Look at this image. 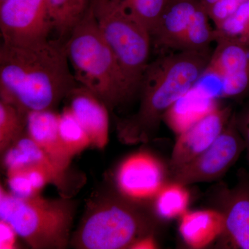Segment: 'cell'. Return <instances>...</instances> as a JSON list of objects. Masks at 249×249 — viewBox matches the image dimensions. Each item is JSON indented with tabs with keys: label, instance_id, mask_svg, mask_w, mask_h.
Segmentation results:
<instances>
[{
	"label": "cell",
	"instance_id": "277c9868",
	"mask_svg": "<svg viewBox=\"0 0 249 249\" xmlns=\"http://www.w3.org/2000/svg\"><path fill=\"white\" fill-rule=\"evenodd\" d=\"M64 45L78 84L97 96L109 110L135 96L98 27L90 4Z\"/></svg>",
	"mask_w": 249,
	"mask_h": 249
},
{
	"label": "cell",
	"instance_id": "5bb4252c",
	"mask_svg": "<svg viewBox=\"0 0 249 249\" xmlns=\"http://www.w3.org/2000/svg\"><path fill=\"white\" fill-rule=\"evenodd\" d=\"M69 108L85 129L91 147L103 150L109 141L108 107L84 87L78 85L69 95Z\"/></svg>",
	"mask_w": 249,
	"mask_h": 249
},
{
	"label": "cell",
	"instance_id": "3957f363",
	"mask_svg": "<svg viewBox=\"0 0 249 249\" xmlns=\"http://www.w3.org/2000/svg\"><path fill=\"white\" fill-rule=\"evenodd\" d=\"M144 201L119 191L90 201L70 243L79 249H126L156 237L165 221Z\"/></svg>",
	"mask_w": 249,
	"mask_h": 249
},
{
	"label": "cell",
	"instance_id": "d4e9b609",
	"mask_svg": "<svg viewBox=\"0 0 249 249\" xmlns=\"http://www.w3.org/2000/svg\"><path fill=\"white\" fill-rule=\"evenodd\" d=\"M7 181L10 192L20 197H27L39 194L31 184L27 172L23 168L8 170Z\"/></svg>",
	"mask_w": 249,
	"mask_h": 249
},
{
	"label": "cell",
	"instance_id": "603a6c76",
	"mask_svg": "<svg viewBox=\"0 0 249 249\" xmlns=\"http://www.w3.org/2000/svg\"><path fill=\"white\" fill-rule=\"evenodd\" d=\"M170 0H121L123 9L150 34L158 24Z\"/></svg>",
	"mask_w": 249,
	"mask_h": 249
},
{
	"label": "cell",
	"instance_id": "5b68a950",
	"mask_svg": "<svg viewBox=\"0 0 249 249\" xmlns=\"http://www.w3.org/2000/svg\"><path fill=\"white\" fill-rule=\"evenodd\" d=\"M76 209L71 197L47 199L40 193L20 197L0 187V219L34 249H66Z\"/></svg>",
	"mask_w": 249,
	"mask_h": 249
},
{
	"label": "cell",
	"instance_id": "2e32d148",
	"mask_svg": "<svg viewBox=\"0 0 249 249\" xmlns=\"http://www.w3.org/2000/svg\"><path fill=\"white\" fill-rule=\"evenodd\" d=\"M27 134L55 164L70 170L72 157L59 132V114L54 110L28 113Z\"/></svg>",
	"mask_w": 249,
	"mask_h": 249
},
{
	"label": "cell",
	"instance_id": "9a60e30c",
	"mask_svg": "<svg viewBox=\"0 0 249 249\" xmlns=\"http://www.w3.org/2000/svg\"><path fill=\"white\" fill-rule=\"evenodd\" d=\"M201 6L200 0H170L158 24L150 34L152 45L157 49L179 51Z\"/></svg>",
	"mask_w": 249,
	"mask_h": 249
},
{
	"label": "cell",
	"instance_id": "e0dca14e",
	"mask_svg": "<svg viewBox=\"0 0 249 249\" xmlns=\"http://www.w3.org/2000/svg\"><path fill=\"white\" fill-rule=\"evenodd\" d=\"M222 217L212 209L188 211L180 217L178 232L191 249H204L213 245L222 231Z\"/></svg>",
	"mask_w": 249,
	"mask_h": 249
},
{
	"label": "cell",
	"instance_id": "f546056e",
	"mask_svg": "<svg viewBox=\"0 0 249 249\" xmlns=\"http://www.w3.org/2000/svg\"><path fill=\"white\" fill-rule=\"evenodd\" d=\"M112 1H115V2L119 3L121 1V0H112Z\"/></svg>",
	"mask_w": 249,
	"mask_h": 249
},
{
	"label": "cell",
	"instance_id": "ba28073f",
	"mask_svg": "<svg viewBox=\"0 0 249 249\" xmlns=\"http://www.w3.org/2000/svg\"><path fill=\"white\" fill-rule=\"evenodd\" d=\"M210 209L221 214L222 231L214 242L215 249H249V173L239 170L231 188L217 183L210 191Z\"/></svg>",
	"mask_w": 249,
	"mask_h": 249
},
{
	"label": "cell",
	"instance_id": "8992f818",
	"mask_svg": "<svg viewBox=\"0 0 249 249\" xmlns=\"http://www.w3.org/2000/svg\"><path fill=\"white\" fill-rule=\"evenodd\" d=\"M101 34L115 55L134 94H139L142 75L148 65L152 46L150 33L127 14L120 2L91 0Z\"/></svg>",
	"mask_w": 249,
	"mask_h": 249
},
{
	"label": "cell",
	"instance_id": "30bf717a",
	"mask_svg": "<svg viewBox=\"0 0 249 249\" xmlns=\"http://www.w3.org/2000/svg\"><path fill=\"white\" fill-rule=\"evenodd\" d=\"M115 179L121 194L136 200L147 201L154 199L170 182L169 168L151 154L140 152L121 162Z\"/></svg>",
	"mask_w": 249,
	"mask_h": 249
},
{
	"label": "cell",
	"instance_id": "ffe728a7",
	"mask_svg": "<svg viewBox=\"0 0 249 249\" xmlns=\"http://www.w3.org/2000/svg\"><path fill=\"white\" fill-rule=\"evenodd\" d=\"M189 201L186 186L170 181L154 198L153 207L162 220H170L186 213Z\"/></svg>",
	"mask_w": 249,
	"mask_h": 249
},
{
	"label": "cell",
	"instance_id": "d6986e66",
	"mask_svg": "<svg viewBox=\"0 0 249 249\" xmlns=\"http://www.w3.org/2000/svg\"><path fill=\"white\" fill-rule=\"evenodd\" d=\"M89 6V0H48L52 27L60 38L70 35Z\"/></svg>",
	"mask_w": 249,
	"mask_h": 249
},
{
	"label": "cell",
	"instance_id": "7a4b0ae2",
	"mask_svg": "<svg viewBox=\"0 0 249 249\" xmlns=\"http://www.w3.org/2000/svg\"><path fill=\"white\" fill-rule=\"evenodd\" d=\"M212 53L211 48L178 51L148 63L139 88L138 111L118 122L121 140L130 144L153 139L167 111L200 78Z\"/></svg>",
	"mask_w": 249,
	"mask_h": 249
},
{
	"label": "cell",
	"instance_id": "8fae6325",
	"mask_svg": "<svg viewBox=\"0 0 249 249\" xmlns=\"http://www.w3.org/2000/svg\"><path fill=\"white\" fill-rule=\"evenodd\" d=\"M205 71L221 80L220 100L249 95V46L217 37Z\"/></svg>",
	"mask_w": 249,
	"mask_h": 249
},
{
	"label": "cell",
	"instance_id": "4316f807",
	"mask_svg": "<svg viewBox=\"0 0 249 249\" xmlns=\"http://www.w3.org/2000/svg\"><path fill=\"white\" fill-rule=\"evenodd\" d=\"M235 116L236 125L245 142L249 173V97L240 110L235 111Z\"/></svg>",
	"mask_w": 249,
	"mask_h": 249
},
{
	"label": "cell",
	"instance_id": "f1b7e54d",
	"mask_svg": "<svg viewBox=\"0 0 249 249\" xmlns=\"http://www.w3.org/2000/svg\"><path fill=\"white\" fill-rule=\"evenodd\" d=\"M219 1V0H200L201 4L206 10V12Z\"/></svg>",
	"mask_w": 249,
	"mask_h": 249
},
{
	"label": "cell",
	"instance_id": "7c38bea8",
	"mask_svg": "<svg viewBox=\"0 0 249 249\" xmlns=\"http://www.w3.org/2000/svg\"><path fill=\"white\" fill-rule=\"evenodd\" d=\"M233 112L231 106H223L219 103L178 134L168 163L170 173L186 165L211 146L222 134Z\"/></svg>",
	"mask_w": 249,
	"mask_h": 249
},
{
	"label": "cell",
	"instance_id": "484cf974",
	"mask_svg": "<svg viewBox=\"0 0 249 249\" xmlns=\"http://www.w3.org/2000/svg\"><path fill=\"white\" fill-rule=\"evenodd\" d=\"M247 0H219L207 11L214 28L231 16Z\"/></svg>",
	"mask_w": 249,
	"mask_h": 249
},
{
	"label": "cell",
	"instance_id": "44dd1931",
	"mask_svg": "<svg viewBox=\"0 0 249 249\" xmlns=\"http://www.w3.org/2000/svg\"><path fill=\"white\" fill-rule=\"evenodd\" d=\"M27 114L0 100V152L10 147L27 133Z\"/></svg>",
	"mask_w": 249,
	"mask_h": 249
},
{
	"label": "cell",
	"instance_id": "9c48e42d",
	"mask_svg": "<svg viewBox=\"0 0 249 249\" xmlns=\"http://www.w3.org/2000/svg\"><path fill=\"white\" fill-rule=\"evenodd\" d=\"M53 29L48 0H4L0 2L2 42L24 44L48 38Z\"/></svg>",
	"mask_w": 249,
	"mask_h": 249
},
{
	"label": "cell",
	"instance_id": "ac0fdd59",
	"mask_svg": "<svg viewBox=\"0 0 249 249\" xmlns=\"http://www.w3.org/2000/svg\"><path fill=\"white\" fill-rule=\"evenodd\" d=\"M218 103L199 96L192 88L167 111L163 121L178 135L216 107Z\"/></svg>",
	"mask_w": 249,
	"mask_h": 249
},
{
	"label": "cell",
	"instance_id": "52a82bcc",
	"mask_svg": "<svg viewBox=\"0 0 249 249\" xmlns=\"http://www.w3.org/2000/svg\"><path fill=\"white\" fill-rule=\"evenodd\" d=\"M235 111L217 140L186 165L170 173V181L183 186L222 179L245 151V141L237 129Z\"/></svg>",
	"mask_w": 249,
	"mask_h": 249
},
{
	"label": "cell",
	"instance_id": "83f0119b",
	"mask_svg": "<svg viewBox=\"0 0 249 249\" xmlns=\"http://www.w3.org/2000/svg\"><path fill=\"white\" fill-rule=\"evenodd\" d=\"M17 232L14 228L4 220L0 219V249H14L17 248Z\"/></svg>",
	"mask_w": 249,
	"mask_h": 249
},
{
	"label": "cell",
	"instance_id": "cb8c5ba5",
	"mask_svg": "<svg viewBox=\"0 0 249 249\" xmlns=\"http://www.w3.org/2000/svg\"><path fill=\"white\" fill-rule=\"evenodd\" d=\"M214 31L215 39L222 37L249 46V0L214 28Z\"/></svg>",
	"mask_w": 249,
	"mask_h": 249
},
{
	"label": "cell",
	"instance_id": "7402d4cb",
	"mask_svg": "<svg viewBox=\"0 0 249 249\" xmlns=\"http://www.w3.org/2000/svg\"><path fill=\"white\" fill-rule=\"evenodd\" d=\"M59 132L73 157L91 146L88 134L69 107L59 114Z\"/></svg>",
	"mask_w": 249,
	"mask_h": 249
},
{
	"label": "cell",
	"instance_id": "4fadbf2b",
	"mask_svg": "<svg viewBox=\"0 0 249 249\" xmlns=\"http://www.w3.org/2000/svg\"><path fill=\"white\" fill-rule=\"evenodd\" d=\"M3 156L5 169L7 171L27 165H35L47 174L51 184L57 188L62 196L71 197L75 191V178L70 170L62 169L55 164L27 133L10 147Z\"/></svg>",
	"mask_w": 249,
	"mask_h": 249
},
{
	"label": "cell",
	"instance_id": "4dcf8cb0",
	"mask_svg": "<svg viewBox=\"0 0 249 249\" xmlns=\"http://www.w3.org/2000/svg\"><path fill=\"white\" fill-rule=\"evenodd\" d=\"M4 1V0H0V2H1V1Z\"/></svg>",
	"mask_w": 249,
	"mask_h": 249
},
{
	"label": "cell",
	"instance_id": "6da1fadb",
	"mask_svg": "<svg viewBox=\"0 0 249 249\" xmlns=\"http://www.w3.org/2000/svg\"><path fill=\"white\" fill-rule=\"evenodd\" d=\"M65 45L48 38L0 47V98L28 114L54 110L79 85Z\"/></svg>",
	"mask_w": 249,
	"mask_h": 249
}]
</instances>
